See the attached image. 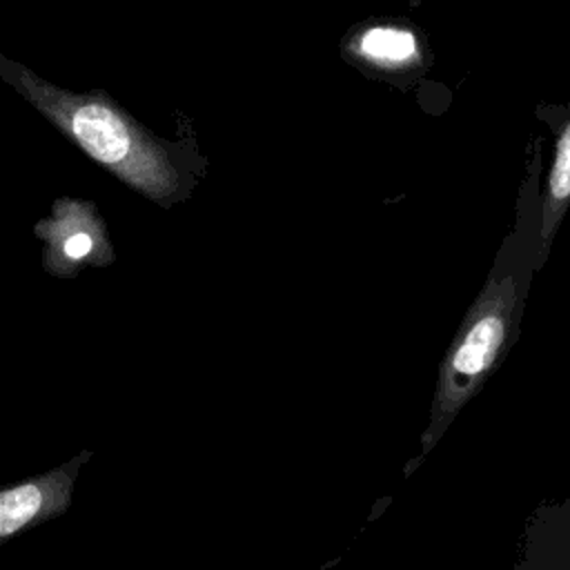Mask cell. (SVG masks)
<instances>
[{
	"label": "cell",
	"mask_w": 570,
	"mask_h": 570,
	"mask_svg": "<svg viewBox=\"0 0 570 570\" xmlns=\"http://www.w3.org/2000/svg\"><path fill=\"white\" fill-rule=\"evenodd\" d=\"M532 145L519 189L517 220L439 363L428 423L421 434V452L407 461L405 476L439 445L452 421L481 392L519 338L525 298L539 272L541 140L534 138Z\"/></svg>",
	"instance_id": "obj_1"
},
{
	"label": "cell",
	"mask_w": 570,
	"mask_h": 570,
	"mask_svg": "<svg viewBox=\"0 0 570 570\" xmlns=\"http://www.w3.org/2000/svg\"><path fill=\"white\" fill-rule=\"evenodd\" d=\"M0 76L85 154L163 207L185 200L205 169L194 138L169 142L145 129L100 91L60 89L0 56Z\"/></svg>",
	"instance_id": "obj_2"
},
{
	"label": "cell",
	"mask_w": 570,
	"mask_h": 570,
	"mask_svg": "<svg viewBox=\"0 0 570 570\" xmlns=\"http://www.w3.org/2000/svg\"><path fill=\"white\" fill-rule=\"evenodd\" d=\"M91 450H82L65 463L45 472L20 479L0 488V546L20 532L33 530L51 519L62 517L73 497L82 465L91 459Z\"/></svg>",
	"instance_id": "obj_3"
},
{
	"label": "cell",
	"mask_w": 570,
	"mask_h": 570,
	"mask_svg": "<svg viewBox=\"0 0 570 570\" xmlns=\"http://www.w3.org/2000/svg\"><path fill=\"white\" fill-rule=\"evenodd\" d=\"M343 53L361 69L390 82H410L430 67V51L421 31L405 20H374L354 29Z\"/></svg>",
	"instance_id": "obj_4"
},
{
	"label": "cell",
	"mask_w": 570,
	"mask_h": 570,
	"mask_svg": "<svg viewBox=\"0 0 570 570\" xmlns=\"http://www.w3.org/2000/svg\"><path fill=\"white\" fill-rule=\"evenodd\" d=\"M570 209V116L557 129L554 156L548 171V183L541 189V229H539V254L537 267L541 269L552 252L563 216Z\"/></svg>",
	"instance_id": "obj_5"
},
{
	"label": "cell",
	"mask_w": 570,
	"mask_h": 570,
	"mask_svg": "<svg viewBox=\"0 0 570 570\" xmlns=\"http://www.w3.org/2000/svg\"><path fill=\"white\" fill-rule=\"evenodd\" d=\"M94 249V236L85 229H76V232H69L65 236V240L60 243V254L65 256V261H82L91 254Z\"/></svg>",
	"instance_id": "obj_6"
}]
</instances>
